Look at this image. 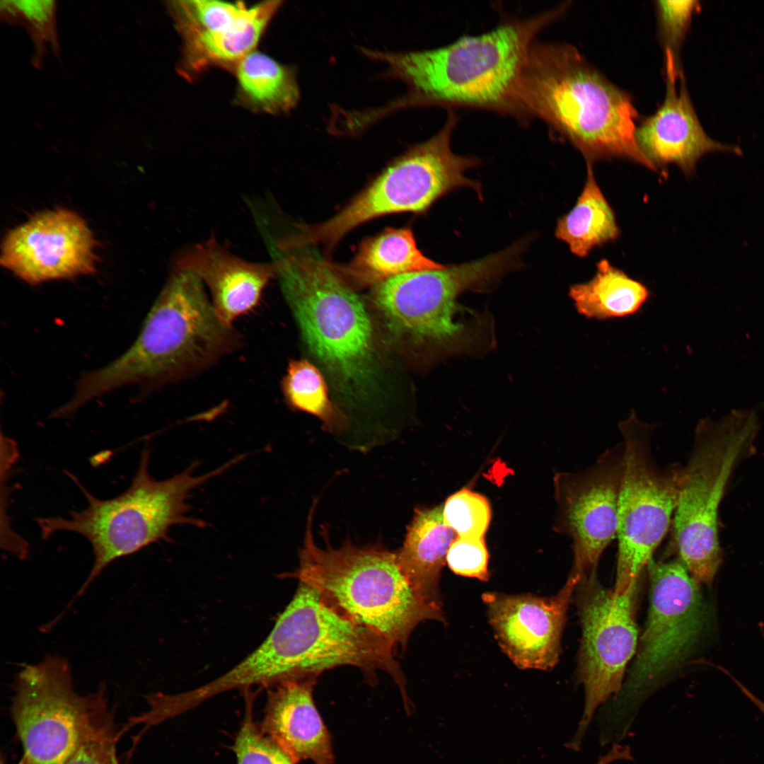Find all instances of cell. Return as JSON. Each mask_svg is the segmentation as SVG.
I'll list each match as a JSON object with an SVG mask.
<instances>
[{"mask_svg": "<svg viewBox=\"0 0 764 764\" xmlns=\"http://www.w3.org/2000/svg\"><path fill=\"white\" fill-rule=\"evenodd\" d=\"M630 748L628 746H623L619 743L612 744V748L604 755L601 756L596 764H610L618 760H632Z\"/></svg>", "mask_w": 764, "mask_h": 764, "instance_id": "obj_33", "label": "cell"}, {"mask_svg": "<svg viewBox=\"0 0 764 764\" xmlns=\"http://www.w3.org/2000/svg\"><path fill=\"white\" fill-rule=\"evenodd\" d=\"M569 296L579 315L604 321L639 313L652 293L645 284L601 259L596 264L594 276L587 282L571 285Z\"/></svg>", "mask_w": 764, "mask_h": 764, "instance_id": "obj_24", "label": "cell"}, {"mask_svg": "<svg viewBox=\"0 0 764 764\" xmlns=\"http://www.w3.org/2000/svg\"><path fill=\"white\" fill-rule=\"evenodd\" d=\"M253 702L248 695L243 721L231 746L236 764H297L277 742L262 731L253 719Z\"/></svg>", "mask_w": 764, "mask_h": 764, "instance_id": "obj_28", "label": "cell"}, {"mask_svg": "<svg viewBox=\"0 0 764 764\" xmlns=\"http://www.w3.org/2000/svg\"><path fill=\"white\" fill-rule=\"evenodd\" d=\"M624 470L625 451L620 443L606 449L589 468L555 476V528L572 539L571 574L581 579L595 573L603 552L616 537Z\"/></svg>", "mask_w": 764, "mask_h": 764, "instance_id": "obj_14", "label": "cell"}, {"mask_svg": "<svg viewBox=\"0 0 764 764\" xmlns=\"http://www.w3.org/2000/svg\"><path fill=\"white\" fill-rule=\"evenodd\" d=\"M330 265L340 277L361 285L377 284L405 273L445 267L420 252L408 228H387L363 241L348 263Z\"/></svg>", "mask_w": 764, "mask_h": 764, "instance_id": "obj_22", "label": "cell"}, {"mask_svg": "<svg viewBox=\"0 0 764 764\" xmlns=\"http://www.w3.org/2000/svg\"><path fill=\"white\" fill-rule=\"evenodd\" d=\"M657 35L664 52L671 53L681 65L680 52L690 30L693 15L701 9L698 1H656L654 2Z\"/></svg>", "mask_w": 764, "mask_h": 764, "instance_id": "obj_30", "label": "cell"}, {"mask_svg": "<svg viewBox=\"0 0 764 764\" xmlns=\"http://www.w3.org/2000/svg\"><path fill=\"white\" fill-rule=\"evenodd\" d=\"M517 98L522 124L541 119L582 154L586 165L620 158L658 173L637 143L639 114L632 97L572 45L536 39Z\"/></svg>", "mask_w": 764, "mask_h": 764, "instance_id": "obj_3", "label": "cell"}, {"mask_svg": "<svg viewBox=\"0 0 764 764\" xmlns=\"http://www.w3.org/2000/svg\"><path fill=\"white\" fill-rule=\"evenodd\" d=\"M236 79L235 102L254 112L278 115L294 109L300 89L293 67L257 50L233 68Z\"/></svg>", "mask_w": 764, "mask_h": 764, "instance_id": "obj_23", "label": "cell"}, {"mask_svg": "<svg viewBox=\"0 0 764 764\" xmlns=\"http://www.w3.org/2000/svg\"><path fill=\"white\" fill-rule=\"evenodd\" d=\"M579 584L582 637L578 670L585 700L579 727L567 744L575 751L581 747L598 707L620 691L637 643L634 608L638 582L620 596L603 587L595 573Z\"/></svg>", "mask_w": 764, "mask_h": 764, "instance_id": "obj_13", "label": "cell"}, {"mask_svg": "<svg viewBox=\"0 0 764 764\" xmlns=\"http://www.w3.org/2000/svg\"><path fill=\"white\" fill-rule=\"evenodd\" d=\"M10 714L23 750L18 764H64L115 712L105 684L78 693L68 660L50 655L17 673Z\"/></svg>", "mask_w": 764, "mask_h": 764, "instance_id": "obj_9", "label": "cell"}, {"mask_svg": "<svg viewBox=\"0 0 764 764\" xmlns=\"http://www.w3.org/2000/svg\"><path fill=\"white\" fill-rule=\"evenodd\" d=\"M555 232L572 253L581 258L620 237L615 212L598 185L592 165H586L582 191L571 210L558 219Z\"/></svg>", "mask_w": 764, "mask_h": 764, "instance_id": "obj_25", "label": "cell"}, {"mask_svg": "<svg viewBox=\"0 0 764 764\" xmlns=\"http://www.w3.org/2000/svg\"><path fill=\"white\" fill-rule=\"evenodd\" d=\"M445 523L460 537L483 538L491 518L487 499L468 489L451 495L443 505Z\"/></svg>", "mask_w": 764, "mask_h": 764, "instance_id": "obj_29", "label": "cell"}, {"mask_svg": "<svg viewBox=\"0 0 764 764\" xmlns=\"http://www.w3.org/2000/svg\"><path fill=\"white\" fill-rule=\"evenodd\" d=\"M96 240L86 221L65 208L41 212L5 236L2 267L31 285L96 272Z\"/></svg>", "mask_w": 764, "mask_h": 764, "instance_id": "obj_15", "label": "cell"}, {"mask_svg": "<svg viewBox=\"0 0 764 764\" xmlns=\"http://www.w3.org/2000/svg\"><path fill=\"white\" fill-rule=\"evenodd\" d=\"M656 425L634 410L618 424L625 451L616 537L618 550L613 592L620 596L638 582L666 536L676 510L680 465L660 467L652 454Z\"/></svg>", "mask_w": 764, "mask_h": 764, "instance_id": "obj_11", "label": "cell"}, {"mask_svg": "<svg viewBox=\"0 0 764 764\" xmlns=\"http://www.w3.org/2000/svg\"><path fill=\"white\" fill-rule=\"evenodd\" d=\"M0 16L11 25L24 27L34 45L32 63L40 68L46 53L50 50L59 54L57 33V2L46 1H1Z\"/></svg>", "mask_w": 764, "mask_h": 764, "instance_id": "obj_27", "label": "cell"}, {"mask_svg": "<svg viewBox=\"0 0 764 764\" xmlns=\"http://www.w3.org/2000/svg\"><path fill=\"white\" fill-rule=\"evenodd\" d=\"M456 536L444 521L443 505L419 509L403 546L395 552L398 565L411 586L428 602L441 607V573Z\"/></svg>", "mask_w": 764, "mask_h": 764, "instance_id": "obj_21", "label": "cell"}, {"mask_svg": "<svg viewBox=\"0 0 764 764\" xmlns=\"http://www.w3.org/2000/svg\"><path fill=\"white\" fill-rule=\"evenodd\" d=\"M281 289L311 352L347 386L371 374L373 330L358 295L306 247H272Z\"/></svg>", "mask_w": 764, "mask_h": 764, "instance_id": "obj_6", "label": "cell"}, {"mask_svg": "<svg viewBox=\"0 0 764 764\" xmlns=\"http://www.w3.org/2000/svg\"><path fill=\"white\" fill-rule=\"evenodd\" d=\"M310 509L299 566L294 577L315 589L330 607L378 632L396 650L428 620L446 623L442 607L421 596L401 572L395 552L381 544L321 548L313 534Z\"/></svg>", "mask_w": 764, "mask_h": 764, "instance_id": "obj_4", "label": "cell"}, {"mask_svg": "<svg viewBox=\"0 0 764 764\" xmlns=\"http://www.w3.org/2000/svg\"><path fill=\"white\" fill-rule=\"evenodd\" d=\"M488 557L483 538L458 536L448 550L446 563L458 575L487 581L490 577Z\"/></svg>", "mask_w": 764, "mask_h": 764, "instance_id": "obj_31", "label": "cell"}, {"mask_svg": "<svg viewBox=\"0 0 764 764\" xmlns=\"http://www.w3.org/2000/svg\"><path fill=\"white\" fill-rule=\"evenodd\" d=\"M760 429L752 410H732L716 421L700 419L690 457L680 466L673 543L698 584L710 585L722 565L719 507L733 473L755 453Z\"/></svg>", "mask_w": 764, "mask_h": 764, "instance_id": "obj_7", "label": "cell"}, {"mask_svg": "<svg viewBox=\"0 0 764 764\" xmlns=\"http://www.w3.org/2000/svg\"><path fill=\"white\" fill-rule=\"evenodd\" d=\"M233 325L216 313L203 283L173 267L132 346L108 365L83 374L63 412L72 416L113 390L137 385L151 390L193 377L236 350Z\"/></svg>", "mask_w": 764, "mask_h": 764, "instance_id": "obj_2", "label": "cell"}, {"mask_svg": "<svg viewBox=\"0 0 764 764\" xmlns=\"http://www.w3.org/2000/svg\"><path fill=\"white\" fill-rule=\"evenodd\" d=\"M650 605L635 664L615 705L603 714L612 730L627 734L637 705L666 671L688 654L701 632L706 611L699 584L679 560L647 565Z\"/></svg>", "mask_w": 764, "mask_h": 764, "instance_id": "obj_10", "label": "cell"}, {"mask_svg": "<svg viewBox=\"0 0 764 764\" xmlns=\"http://www.w3.org/2000/svg\"><path fill=\"white\" fill-rule=\"evenodd\" d=\"M121 736L112 717L84 740L64 764H120L117 743Z\"/></svg>", "mask_w": 764, "mask_h": 764, "instance_id": "obj_32", "label": "cell"}, {"mask_svg": "<svg viewBox=\"0 0 764 764\" xmlns=\"http://www.w3.org/2000/svg\"><path fill=\"white\" fill-rule=\"evenodd\" d=\"M149 452L146 448L128 489L108 499L94 497L71 475L85 495L87 507L71 511L69 519L52 516L36 519L44 539L57 532L69 531L81 535L91 545L93 567L66 609L112 562L168 539L169 530L174 525L202 526V521L187 516L191 492L236 463L235 460H231L212 471L197 475L195 471L198 463H193L170 478L156 480L149 471Z\"/></svg>", "mask_w": 764, "mask_h": 764, "instance_id": "obj_5", "label": "cell"}, {"mask_svg": "<svg viewBox=\"0 0 764 764\" xmlns=\"http://www.w3.org/2000/svg\"><path fill=\"white\" fill-rule=\"evenodd\" d=\"M282 387L284 396L291 407L317 417L330 430L345 427L346 419L329 400L322 374L308 361L290 362Z\"/></svg>", "mask_w": 764, "mask_h": 764, "instance_id": "obj_26", "label": "cell"}, {"mask_svg": "<svg viewBox=\"0 0 764 764\" xmlns=\"http://www.w3.org/2000/svg\"><path fill=\"white\" fill-rule=\"evenodd\" d=\"M565 3L524 18H509L486 33L463 35L429 50L389 52L361 47L385 64L382 76L402 81L407 93L365 116L373 124L408 108H473L511 115L522 123L517 92L528 51L538 34L561 17Z\"/></svg>", "mask_w": 764, "mask_h": 764, "instance_id": "obj_1", "label": "cell"}, {"mask_svg": "<svg viewBox=\"0 0 764 764\" xmlns=\"http://www.w3.org/2000/svg\"><path fill=\"white\" fill-rule=\"evenodd\" d=\"M0 764H6L3 757H1V763Z\"/></svg>", "mask_w": 764, "mask_h": 764, "instance_id": "obj_35", "label": "cell"}, {"mask_svg": "<svg viewBox=\"0 0 764 764\" xmlns=\"http://www.w3.org/2000/svg\"><path fill=\"white\" fill-rule=\"evenodd\" d=\"M458 117L449 110L439 131L395 159L366 188L329 220L298 226L285 238L289 247L321 243L333 248L348 232L371 219L399 212H422L444 194L461 187L480 192L465 176L478 160L453 153L451 147Z\"/></svg>", "mask_w": 764, "mask_h": 764, "instance_id": "obj_8", "label": "cell"}, {"mask_svg": "<svg viewBox=\"0 0 764 764\" xmlns=\"http://www.w3.org/2000/svg\"><path fill=\"white\" fill-rule=\"evenodd\" d=\"M282 1H265L245 10L236 18L203 33L182 40L177 70L192 81L209 68L232 71L235 66L256 47Z\"/></svg>", "mask_w": 764, "mask_h": 764, "instance_id": "obj_20", "label": "cell"}, {"mask_svg": "<svg viewBox=\"0 0 764 764\" xmlns=\"http://www.w3.org/2000/svg\"><path fill=\"white\" fill-rule=\"evenodd\" d=\"M317 678L286 681L270 688L259 724L296 763H335L331 735L313 700Z\"/></svg>", "mask_w": 764, "mask_h": 764, "instance_id": "obj_19", "label": "cell"}, {"mask_svg": "<svg viewBox=\"0 0 764 764\" xmlns=\"http://www.w3.org/2000/svg\"><path fill=\"white\" fill-rule=\"evenodd\" d=\"M174 267L199 277L217 315L232 325L258 306L267 286L276 277L273 261L246 260L232 253L216 238L183 249L177 255Z\"/></svg>", "mask_w": 764, "mask_h": 764, "instance_id": "obj_18", "label": "cell"}, {"mask_svg": "<svg viewBox=\"0 0 764 764\" xmlns=\"http://www.w3.org/2000/svg\"><path fill=\"white\" fill-rule=\"evenodd\" d=\"M731 678L734 681L736 685L739 688L741 692L757 707V708L764 715V702L756 697L753 693H751L746 687L738 681L734 677L731 676Z\"/></svg>", "mask_w": 764, "mask_h": 764, "instance_id": "obj_34", "label": "cell"}, {"mask_svg": "<svg viewBox=\"0 0 764 764\" xmlns=\"http://www.w3.org/2000/svg\"><path fill=\"white\" fill-rule=\"evenodd\" d=\"M526 245L519 241L475 261L395 276L375 285L373 300L395 332L453 351L465 332L456 320L458 296L514 268Z\"/></svg>", "mask_w": 764, "mask_h": 764, "instance_id": "obj_12", "label": "cell"}, {"mask_svg": "<svg viewBox=\"0 0 764 764\" xmlns=\"http://www.w3.org/2000/svg\"><path fill=\"white\" fill-rule=\"evenodd\" d=\"M666 93L655 112L640 120L635 137L644 156L662 177L670 165L678 166L687 177L695 173L705 155L723 151L741 156L734 145L711 139L703 129L688 93L682 68L669 52L664 53Z\"/></svg>", "mask_w": 764, "mask_h": 764, "instance_id": "obj_17", "label": "cell"}, {"mask_svg": "<svg viewBox=\"0 0 764 764\" xmlns=\"http://www.w3.org/2000/svg\"><path fill=\"white\" fill-rule=\"evenodd\" d=\"M581 579L571 574L550 597L496 591L482 595L498 644L516 667L548 671L557 664L567 609Z\"/></svg>", "mask_w": 764, "mask_h": 764, "instance_id": "obj_16", "label": "cell"}]
</instances>
